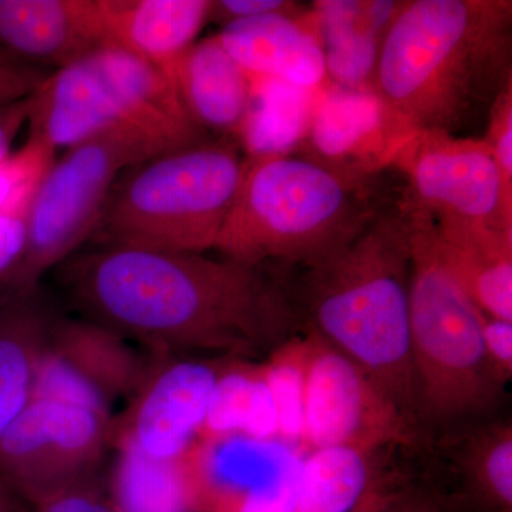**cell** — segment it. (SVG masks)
<instances>
[{
    "label": "cell",
    "mask_w": 512,
    "mask_h": 512,
    "mask_svg": "<svg viewBox=\"0 0 512 512\" xmlns=\"http://www.w3.org/2000/svg\"><path fill=\"white\" fill-rule=\"evenodd\" d=\"M28 504L0 477V512H25Z\"/></svg>",
    "instance_id": "cell-37"
},
{
    "label": "cell",
    "mask_w": 512,
    "mask_h": 512,
    "mask_svg": "<svg viewBox=\"0 0 512 512\" xmlns=\"http://www.w3.org/2000/svg\"><path fill=\"white\" fill-rule=\"evenodd\" d=\"M315 90L251 77V97L234 137L242 154L265 158L298 153L308 136Z\"/></svg>",
    "instance_id": "cell-23"
},
{
    "label": "cell",
    "mask_w": 512,
    "mask_h": 512,
    "mask_svg": "<svg viewBox=\"0 0 512 512\" xmlns=\"http://www.w3.org/2000/svg\"><path fill=\"white\" fill-rule=\"evenodd\" d=\"M373 89H346L326 80L315 90L308 136L298 154L355 180L393 170L414 137Z\"/></svg>",
    "instance_id": "cell-13"
},
{
    "label": "cell",
    "mask_w": 512,
    "mask_h": 512,
    "mask_svg": "<svg viewBox=\"0 0 512 512\" xmlns=\"http://www.w3.org/2000/svg\"><path fill=\"white\" fill-rule=\"evenodd\" d=\"M305 332L311 338V363L303 446L430 453L423 434L365 369Z\"/></svg>",
    "instance_id": "cell-11"
},
{
    "label": "cell",
    "mask_w": 512,
    "mask_h": 512,
    "mask_svg": "<svg viewBox=\"0 0 512 512\" xmlns=\"http://www.w3.org/2000/svg\"><path fill=\"white\" fill-rule=\"evenodd\" d=\"M154 359L99 323L59 312L40 357L32 396L114 417V407L130 402L143 386Z\"/></svg>",
    "instance_id": "cell-12"
},
{
    "label": "cell",
    "mask_w": 512,
    "mask_h": 512,
    "mask_svg": "<svg viewBox=\"0 0 512 512\" xmlns=\"http://www.w3.org/2000/svg\"><path fill=\"white\" fill-rule=\"evenodd\" d=\"M194 147V146H192ZM188 148L134 123L114 124L67 148L40 181L22 258L0 279V292L29 293L90 241L111 188L127 168Z\"/></svg>",
    "instance_id": "cell-8"
},
{
    "label": "cell",
    "mask_w": 512,
    "mask_h": 512,
    "mask_svg": "<svg viewBox=\"0 0 512 512\" xmlns=\"http://www.w3.org/2000/svg\"><path fill=\"white\" fill-rule=\"evenodd\" d=\"M25 512H30L29 508H28V510H26Z\"/></svg>",
    "instance_id": "cell-38"
},
{
    "label": "cell",
    "mask_w": 512,
    "mask_h": 512,
    "mask_svg": "<svg viewBox=\"0 0 512 512\" xmlns=\"http://www.w3.org/2000/svg\"><path fill=\"white\" fill-rule=\"evenodd\" d=\"M510 0L403 2L373 89L416 133L457 136L512 80Z\"/></svg>",
    "instance_id": "cell-2"
},
{
    "label": "cell",
    "mask_w": 512,
    "mask_h": 512,
    "mask_svg": "<svg viewBox=\"0 0 512 512\" xmlns=\"http://www.w3.org/2000/svg\"><path fill=\"white\" fill-rule=\"evenodd\" d=\"M309 15L328 82L346 89H373L383 39L370 26L362 0H320L309 8Z\"/></svg>",
    "instance_id": "cell-25"
},
{
    "label": "cell",
    "mask_w": 512,
    "mask_h": 512,
    "mask_svg": "<svg viewBox=\"0 0 512 512\" xmlns=\"http://www.w3.org/2000/svg\"><path fill=\"white\" fill-rule=\"evenodd\" d=\"M222 46L248 73L315 90L326 82L325 57L309 8L299 15L235 20L217 33Z\"/></svg>",
    "instance_id": "cell-17"
},
{
    "label": "cell",
    "mask_w": 512,
    "mask_h": 512,
    "mask_svg": "<svg viewBox=\"0 0 512 512\" xmlns=\"http://www.w3.org/2000/svg\"><path fill=\"white\" fill-rule=\"evenodd\" d=\"M49 74L45 69L0 52V107L32 96Z\"/></svg>",
    "instance_id": "cell-33"
},
{
    "label": "cell",
    "mask_w": 512,
    "mask_h": 512,
    "mask_svg": "<svg viewBox=\"0 0 512 512\" xmlns=\"http://www.w3.org/2000/svg\"><path fill=\"white\" fill-rule=\"evenodd\" d=\"M113 419L79 404L32 396L0 437V477L28 507L99 478Z\"/></svg>",
    "instance_id": "cell-9"
},
{
    "label": "cell",
    "mask_w": 512,
    "mask_h": 512,
    "mask_svg": "<svg viewBox=\"0 0 512 512\" xmlns=\"http://www.w3.org/2000/svg\"><path fill=\"white\" fill-rule=\"evenodd\" d=\"M444 261L485 315L512 320V234L437 227Z\"/></svg>",
    "instance_id": "cell-22"
},
{
    "label": "cell",
    "mask_w": 512,
    "mask_h": 512,
    "mask_svg": "<svg viewBox=\"0 0 512 512\" xmlns=\"http://www.w3.org/2000/svg\"><path fill=\"white\" fill-rule=\"evenodd\" d=\"M311 338L305 330L286 339L262 363L278 417V439L302 443L308 402Z\"/></svg>",
    "instance_id": "cell-27"
},
{
    "label": "cell",
    "mask_w": 512,
    "mask_h": 512,
    "mask_svg": "<svg viewBox=\"0 0 512 512\" xmlns=\"http://www.w3.org/2000/svg\"><path fill=\"white\" fill-rule=\"evenodd\" d=\"M480 330L488 363L498 380L507 386L512 377V320L480 312Z\"/></svg>",
    "instance_id": "cell-34"
},
{
    "label": "cell",
    "mask_w": 512,
    "mask_h": 512,
    "mask_svg": "<svg viewBox=\"0 0 512 512\" xmlns=\"http://www.w3.org/2000/svg\"><path fill=\"white\" fill-rule=\"evenodd\" d=\"M143 386L113 419V447L133 444L144 456L175 461L195 443L224 362L154 356Z\"/></svg>",
    "instance_id": "cell-14"
},
{
    "label": "cell",
    "mask_w": 512,
    "mask_h": 512,
    "mask_svg": "<svg viewBox=\"0 0 512 512\" xmlns=\"http://www.w3.org/2000/svg\"><path fill=\"white\" fill-rule=\"evenodd\" d=\"M446 451L456 487L450 494L467 512H512V426L485 420L437 441Z\"/></svg>",
    "instance_id": "cell-20"
},
{
    "label": "cell",
    "mask_w": 512,
    "mask_h": 512,
    "mask_svg": "<svg viewBox=\"0 0 512 512\" xmlns=\"http://www.w3.org/2000/svg\"><path fill=\"white\" fill-rule=\"evenodd\" d=\"M412 220L409 329L417 423L433 447L495 419L505 386L485 356L480 309L448 269L436 222L404 197Z\"/></svg>",
    "instance_id": "cell-4"
},
{
    "label": "cell",
    "mask_w": 512,
    "mask_h": 512,
    "mask_svg": "<svg viewBox=\"0 0 512 512\" xmlns=\"http://www.w3.org/2000/svg\"><path fill=\"white\" fill-rule=\"evenodd\" d=\"M175 90L195 126L210 136L234 138L251 97V77L214 35L185 53L175 74Z\"/></svg>",
    "instance_id": "cell-19"
},
{
    "label": "cell",
    "mask_w": 512,
    "mask_h": 512,
    "mask_svg": "<svg viewBox=\"0 0 512 512\" xmlns=\"http://www.w3.org/2000/svg\"><path fill=\"white\" fill-rule=\"evenodd\" d=\"M111 473V501L119 512H192L180 463L144 456L133 444L116 446Z\"/></svg>",
    "instance_id": "cell-26"
},
{
    "label": "cell",
    "mask_w": 512,
    "mask_h": 512,
    "mask_svg": "<svg viewBox=\"0 0 512 512\" xmlns=\"http://www.w3.org/2000/svg\"><path fill=\"white\" fill-rule=\"evenodd\" d=\"M375 180L346 177L298 153L245 157L214 251L247 265L318 264L389 202L376 194Z\"/></svg>",
    "instance_id": "cell-5"
},
{
    "label": "cell",
    "mask_w": 512,
    "mask_h": 512,
    "mask_svg": "<svg viewBox=\"0 0 512 512\" xmlns=\"http://www.w3.org/2000/svg\"><path fill=\"white\" fill-rule=\"evenodd\" d=\"M30 512H119L100 478L77 485L29 507Z\"/></svg>",
    "instance_id": "cell-32"
},
{
    "label": "cell",
    "mask_w": 512,
    "mask_h": 512,
    "mask_svg": "<svg viewBox=\"0 0 512 512\" xmlns=\"http://www.w3.org/2000/svg\"><path fill=\"white\" fill-rule=\"evenodd\" d=\"M369 512H467L443 485L416 478Z\"/></svg>",
    "instance_id": "cell-30"
},
{
    "label": "cell",
    "mask_w": 512,
    "mask_h": 512,
    "mask_svg": "<svg viewBox=\"0 0 512 512\" xmlns=\"http://www.w3.org/2000/svg\"><path fill=\"white\" fill-rule=\"evenodd\" d=\"M394 170L406 177L404 197L437 227L512 234V198L483 138L416 133Z\"/></svg>",
    "instance_id": "cell-10"
},
{
    "label": "cell",
    "mask_w": 512,
    "mask_h": 512,
    "mask_svg": "<svg viewBox=\"0 0 512 512\" xmlns=\"http://www.w3.org/2000/svg\"><path fill=\"white\" fill-rule=\"evenodd\" d=\"M57 315L42 288L0 292V437L32 399L40 357Z\"/></svg>",
    "instance_id": "cell-21"
},
{
    "label": "cell",
    "mask_w": 512,
    "mask_h": 512,
    "mask_svg": "<svg viewBox=\"0 0 512 512\" xmlns=\"http://www.w3.org/2000/svg\"><path fill=\"white\" fill-rule=\"evenodd\" d=\"M235 436L256 441L278 440V417L262 363L239 359L225 362L197 441Z\"/></svg>",
    "instance_id": "cell-24"
},
{
    "label": "cell",
    "mask_w": 512,
    "mask_h": 512,
    "mask_svg": "<svg viewBox=\"0 0 512 512\" xmlns=\"http://www.w3.org/2000/svg\"><path fill=\"white\" fill-rule=\"evenodd\" d=\"M205 254L94 247L56 268L77 316L153 356L268 357L302 330L291 279Z\"/></svg>",
    "instance_id": "cell-1"
},
{
    "label": "cell",
    "mask_w": 512,
    "mask_h": 512,
    "mask_svg": "<svg viewBox=\"0 0 512 512\" xmlns=\"http://www.w3.org/2000/svg\"><path fill=\"white\" fill-rule=\"evenodd\" d=\"M402 450L333 446L301 461L292 512H369L419 478L397 464ZM413 454V453H409Z\"/></svg>",
    "instance_id": "cell-16"
},
{
    "label": "cell",
    "mask_w": 512,
    "mask_h": 512,
    "mask_svg": "<svg viewBox=\"0 0 512 512\" xmlns=\"http://www.w3.org/2000/svg\"><path fill=\"white\" fill-rule=\"evenodd\" d=\"M289 0H211L210 22L222 26L235 20L266 15H299L305 10Z\"/></svg>",
    "instance_id": "cell-35"
},
{
    "label": "cell",
    "mask_w": 512,
    "mask_h": 512,
    "mask_svg": "<svg viewBox=\"0 0 512 512\" xmlns=\"http://www.w3.org/2000/svg\"><path fill=\"white\" fill-rule=\"evenodd\" d=\"M56 153L28 138L25 146L0 164V208L12 197L20 185L33 175L49 170L55 163Z\"/></svg>",
    "instance_id": "cell-31"
},
{
    "label": "cell",
    "mask_w": 512,
    "mask_h": 512,
    "mask_svg": "<svg viewBox=\"0 0 512 512\" xmlns=\"http://www.w3.org/2000/svg\"><path fill=\"white\" fill-rule=\"evenodd\" d=\"M28 123V138L55 153L119 123L151 128L185 147L212 140L163 74L116 45L50 73L29 97Z\"/></svg>",
    "instance_id": "cell-7"
},
{
    "label": "cell",
    "mask_w": 512,
    "mask_h": 512,
    "mask_svg": "<svg viewBox=\"0 0 512 512\" xmlns=\"http://www.w3.org/2000/svg\"><path fill=\"white\" fill-rule=\"evenodd\" d=\"M244 165L232 137L133 165L111 188L90 241L94 247L207 254L227 220Z\"/></svg>",
    "instance_id": "cell-6"
},
{
    "label": "cell",
    "mask_w": 512,
    "mask_h": 512,
    "mask_svg": "<svg viewBox=\"0 0 512 512\" xmlns=\"http://www.w3.org/2000/svg\"><path fill=\"white\" fill-rule=\"evenodd\" d=\"M487 119L483 140L500 171L505 194L512 198V80L494 100Z\"/></svg>",
    "instance_id": "cell-29"
},
{
    "label": "cell",
    "mask_w": 512,
    "mask_h": 512,
    "mask_svg": "<svg viewBox=\"0 0 512 512\" xmlns=\"http://www.w3.org/2000/svg\"><path fill=\"white\" fill-rule=\"evenodd\" d=\"M46 173L47 170L30 177L0 208V279L22 258L28 244L33 200Z\"/></svg>",
    "instance_id": "cell-28"
},
{
    "label": "cell",
    "mask_w": 512,
    "mask_h": 512,
    "mask_svg": "<svg viewBox=\"0 0 512 512\" xmlns=\"http://www.w3.org/2000/svg\"><path fill=\"white\" fill-rule=\"evenodd\" d=\"M29 97L0 107V164L12 156L13 141L28 121Z\"/></svg>",
    "instance_id": "cell-36"
},
{
    "label": "cell",
    "mask_w": 512,
    "mask_h": 512,
    "mask_svg": "<svg viewBox=\"0 0 512 512\" xmlns=\"http://www.w3.org/2000/svg\"><path fill=\"white\" fill-rule=\"evenodd\" d=\"M410 262L412 220L402 195L338 251L303 268L293 291L302 329L365 369L421 433L410 356Z\"/></svg>",
    "instance_id": "cell-3"
},
{
    "label": "cell",
    "mask_w": 512,
    "mask_h": 512,
    "mask_svg": "<svg viewBox=\"0 0 512 512\" xmlns=\"http://www.w3.org/2000/svg\"><path fill=\"white\" fill-rule=\"evenodd\" d=\"M97 5L113 45L151 64L175 89L178 64L210 22L211 0H97Z\"/></svg>",
    "instance_id": "cell-18"
},
{
    "label": "cell",
    "mask_w": 512,
    "mask_h": 512,
    "mask_svg": "<svg viewBox=\"0 0 512 512\" xmlns=\"http://www.w3.org/2000/svg\"><path fill=\"white\" fill-rule=\"evenodd\" d=\"M113 45L97 0H0V52L56 72Z\"/></svg>",
    "instance_id": "cell-15"
}]
</instances>
